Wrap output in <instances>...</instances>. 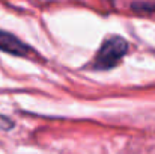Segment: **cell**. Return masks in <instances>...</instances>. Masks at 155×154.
<instances>
[{
  "label": "cell",
  "instance_id": "cell-1",
  "mask_svg": "<svg viewBox=\"0 0 155 154\" xmlns=\"http://www.w3.org/2000/svg\"><path fill=\"white\" fill-rule=\"evenodd\" d=\"M128 43L125 38L119 36V35H113L105 38L98 53L94 57L92 67L98 71H107L114 68L116 65L120 63V60L124 59V56L128 53Z\"/></svg>",
  "mask_w": 155,
  "mask_h": 154
},
{
  "label": "cell",
  "instance_id": "cell-2",
  "mask_svg": "<svg viewBox=\"0 0 155 154\" xmlns=\"http://www.w3.org/2000/svg\"><path fill=\"white\" fill-rule=\"evenodd\" d=\"M0 50L8 53V54L21 56V57H26L30 53H33L30 46L23 43L15 35H12V33H9L6 30H2V29H0Z\"/></svg>",
  "mask_w": 155,
  "mask_h": 154
},
{
  "label": "cell",
  "instance_id": "cell-3",
  "mask_svg": "<svg viewBox=\"0 0 155 154\" xmlns=\"http://www.w3.org/2000/svg\"><path fill=\"white\" fill-rule=\"evenodd\" d=\"M133 11L143 15H154L155 17V2H137L133 3Z\"/></svg>",
  "mask_w": 155,
  "mask_h": 154
}]
</instances>
